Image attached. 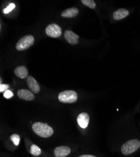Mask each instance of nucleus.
<instances>
[{
  "label": "nucleus",
  "mask_w": 140,
  "mask_h": 157,
  "mask_svg": "<svg viewBox=\"0 0 140 157\" xmlns=\"http://www.w3.org/2000/svg\"><path fill=\"white\" fill-rule=\"evenodd\" d=\"M59 100L62 103H74L78 101V94L74 90H68L60 93Z\"/></svg>",
  "instance_id": "f03ea898"
},
{
  "label": "nucleus",
  "mask_w": 140,
  "mask_h": 157,
  "mask_svg": "<svg viewBox=\"0 0 140 157\" xmlns=\"http://www.w3.org/2000/svg\"><path fill=\"white\" fill-rule=\"evenodd\" d=\"M9 88V85L8 84H1V86H0V92L3 93L5 92L6 90Z\"/></svg>",
  "instance_id": "a211bd4d"
},
{
  "label": "nucleus",
  "mask_w": 140,
  "mask_h": 157,
  "mask_svg": "<svg viewBox=\"0 0 140 157\" xmlns=\"http://www.w3.org/2000/svg\"><path fill=\"white\" fill-rule=\"evenodd\" d=\"M34 41L35 39L32 35H25L18 41L16 44V48L19 51L27 50L34 44Z\"/></svg>",
  "instance_id": "7ed1b4c3"
},
{
  "label": "nucleus",
  "mask_w": 140,
  "mask_h": 157,
  "mask_svg": "<svg viewBox=\"0 0 140 157\" xmlns=\"http://www.w3.org/2000/svg\"><path fill=\"white\" fill-rule=\"evenodd\" d=\"M15 75L21 78H25L28 76V70L25 66H19L15 70Z\"/></svg>",
  "instance_id": "f8f14e48"
},
{
  "label": "nucleus",
  "mask_w": 140,
  "mask_h": 157,
  "mask_svg": "<svg viewBox=\"0 0 140 157\" xmlns=\"http://www.w3.org/2000/svg\"><path fill=\"white\" fill-rule=\"evenodd\" d=\"M77 121L78 124L81 126V128L83 129H85L87 128L90 121V116L87 113L83 112L79 114L77 118Z\"/></svg>",
  "instance_id": "423d86ee"
},
{
  "label": "nucleus",
  "mask_w": 140,
  "mask_h": 157,
  "mask_svg": "<svg viewBox=\"0 0 140 157\" xmlns=\"http://www.w3.org/2000/svg\"><path fill=\"white\" fill-rule=\"evenodd\" d=\"M64 37L70 45H74L78 43L79 36L70 30H66L65 32Z\"/></svg>",
  "instance_id": "1a4fd4ad"
},
{
  "label": "nucleus",
  "mask_w": 140,
  "mask_h": 157,
  "mask_svg": "<svg viewBox=\"0 0 140 157\" xmlns=\"http://www.w3.org/2000/svg\"><path fill=\"white\" fill-rule=\"evenodd\" d=\"M30 152L32 155L35 156H39V155H41L42 150L39 147L33 144L30 148Z\"/></svg>",
  "instance_id": "ddd939ff"
},
{
  "label": "nucleus",
  "mask_w": 140,
  "mask_h": 157,
  "mask_svg": "<svg viewBox=\"0 0 140 157\" xmlns=\"http://www.w3.org/2000/svg\"><path fill=\"white\" fill-rule=\"evenodd\" d=\"M17 96L22 100L27 101H32L35 98L33 93L27 89H20L17 92Z\"/></svg>",
  "instance_id": "6e6552de"
},
{
  "label": "nucleus",
  "mask_w": 140,
  "mask_h": 157,
  "mask_svg": "<svg viewBox=\"0 0 140 157\" xmlns=\"http://www.w3.org/2000/svg\"><path fill=\"white\" fill-rule=\"evenodd\" d=\"M78 157H98V156L94 155H91V154H84V155H82Z\"/></svg>",
  "instance_id": "6ab92c4d"
},
{
  "label": "nucleus",
  "mask_w": 140,
  "mask_h": 157,
  "mask_svg": "<svg viewBox=\"0 0 140 157\" xmlns=\"http://www.w3.org/2000/svg\"><path fill=\"white\" fill-rule=\"evenodd\" d=\"M10 140L13 143V144L15 146L19 145L20 141V136L18 134L14 133L11 135L10 136Z\"/></svg>",
  "instance_id": "2eb2a0df"
},
{
  "label": "nucleus",
  "mask_w": 140,
  "mask_h": 157,
  "mask_svg": "<svg viewBox=\"0 0 140 157\" xmlns=\"http://www.w3.org/2000/svg\"><path fill=\"white\" fill-rule=\"evenodd\" d=\"M70 153V148L67 146H59L54 150V155L55 157H66Z\"/></svg>",
  "instance_id": "0eeeda50"
},
{
  "label": "nucleus",
  "mask_w": 140,
  "mask_h": 157,
  "mask_svg": "<svg viewBox=\"0 0 140 157\" xmlns=\"http://www.w3.org/2000/svg\"><path fill=\"white\" fill-rule=\"evenodd\" d=\"M130 15V11L129 10L121 8L115 10L112 13V18L114 21H120L128 17Z\"/></svg>",
  "instance_id": "39448f33"
},
{
  "label": "nucleus",
  "mask_w": 140,
  "mask_h": 157,
  "mask_svg": "<svg viewBox=\"0 0 140 157\" xmlns=\"http://www.w3.org/2000/svg\"><path fill=\"white\" fill-rule=\"evenodd\" d=\"M45 33L50 37L58 38L62 35V30L58 25L52 23L46 27Z\"/></svg>",
  "instance_id": "20e7f679"
},
{
  "label": "nucleus",
  "mask_w": 140,
  "mask_h": 157,
  "mask_svg": "<svg viewBox=\"0 0 140 157\" xmlns=\"http://www.w3.org/2000/svg\"><path fill=\"white\" fill-rule=\"evenodd\" d=\"M27 84L29 88L32 91V93H39L40 92V88L39 84H38L37 81L32 76H29L27 78Z\"/></svg>",
  "instance_id": "9d476101"
},
{
  "label": "nucleus",
  "mask_w": 140,
  "mask_h": 157,
  "mask_svg": "<svg viewBox=\"0 0 140 157\" xmlns=\"http://www.w3.org/2000/svg\"><path fill=\"white\" fill-rule=\"evenodd\" d=\"M79 14V10L77 8H70L63 11L62 13V17L64 18H73Z\"/></svg>",
  "instance_id": "9b49d317"
},
{
  "label": "nucleus",
  "mask_w": 140,
  "mask_h": 157,
  "mask_svg": "<svg viewBox=\"0 0 140 157\" xmlns=\"http://www.w3.org/2000/svg\"><path fill=\"white\" fill-rule=\"evenodd\" d=\"M15 8V5L14 3H10L5 9L3 10V13L5 14H7L10 11H11Z\"/></svg>",
  "instance_id": "dca6fc26"
},
{
  "label": "nucleus",
  "mask_w": 140,
  "mask_h": 157,
  "mask_svg": "<svg viewBox=\"0 0 140 157\" xmlns=\"http://www.w3.org/2000/svg\"><path fill=\"white\" fill-rule=\"evenodd\" d=\"M33 132L42 138H49L52 136L54 133L53 128L47 123L36 122L32 124Z\"/></svg>",
  "instance_id": "f257e3e1"
},
{
  "label": "nucleus",
  "mask_w": 140,
  "mask_h": 157,
  "mask_svg": "<svg viewBox=\"0 0 140 157\" xmlns=\"http://www.w3.org/2000/svg\"><path fill=\"white\" fill-rule=\"evenodd\" d=\"M81 2L84 5L91 9H95L96 8V3L93 0H82Z\"/></svg>",
  "instance_id": "4468645a"
},
{
  "label": "nucleus",
  "mask_w": 140,
  "mask_h": 157,
  "mask_svg": "<svg viewBox=\"0 0 140 157\" xmlns=\"http://www.w3.org/2000/svg\"><path fill=\"white\" fill-rule=\"evenodd\" d=\"M4 97L6 99H10L13 96V93L11 90H6L5 92L4 93Z\"/></svg>",
  "instance_id": "f3484780"
}]
</instances>
